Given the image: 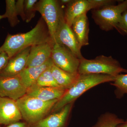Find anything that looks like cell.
Instances as JSON below:
<instances>
[{
    "label": "cell",
    "mask_w": 127,
    "mask_h": 127,
    "mask_svg": "<svg viewBox=\"0 0 127 127\" xmlns=\"http://www.w3.org/2000/svg\"><path fill=\"white\" fill-rule=\"evenodd\" d=\"M124 121L114 114L106 112L98 117L96 122L92 127H116Z\"/></svg>",
    "instance_id": "19"
},
{
    "label": "cell",
    "mask_w": 127,
    "mask_h": 127,
    "mask_svg": "<svg viewBox=\"0 0 127 127\" xmlns=\"http://www.w3.org/2000/svg\"><path fill=\"white\" fill-rule=\"evenodd\" d=\"M71 28L80 46L82 47L88 45L89 23L87 13L75 18Z\"/></svg>",
    "instance_id": "16"
},
{
    "label": "cell",
    "mask_w": 127,
    "mask_h": 127,
    "mask_svg": "<svg viewBox=\"0 0 127 127\" xmlns=\"http://www.w3.org/2000/svg\"><path fill=\"white\" fill-rule=\"evenodd\" d=\"M9 59L6 53L2 52H0V73L7 65Z\"/></svg>",
    "instance_id": "27"
},
{
    "label": "cell",
    "mask_w": 127,
    "mask_h": 127,
    "mask_svg": "<svg viewBox=\"0 0 127 127\" xmlns=\"http://www.w3.org/2000/svg\"><path fill=\"white\" fill-rule=\"evenodd\" d=\"M58 100L45 101L26 94L16 101L22 119L32 127L46 117Z\"/></svg>",
    "instance_id": "3"
},
{
    "label": "cell",
    "mask_w": 127,
    "mask_h": 127,
    "mask_svg": "<svg viewBox=\"0 0 127 127\" xmlns=\"http://www.w3.org/2000/svg\"><path fill=\"white\" fill-rule=\"evenodd\" d=\"M0 127H1L0 126Z\"/></svg>",
    "instance_id": "32"
},
{
    "label": "cell",
    "mask_w": 127,
    "mask_h": 127,
    "mask_svg": "<svg viewBox=\"0 0 127 127\" xmlns=\"http://www.w3.org/2000/svg\"><path fill=\"white\" fill-rule=\"evenodd\" d=\"M51 66L41 74L34 84L41 87H60L56 82L53 76L51 70Z\"/></svg>",
    "instance_id": "22"
},
{
    "label": "cell",
    "mask_w": 127,
    "mask_h": 127,
    "mask_svg": "<svg viewBox=\"0 0 127 127\" xmlns=\"http://www.w3.org/2000/svg\"><path fill=\"white\" fill-rule=\"evenodd\" d=\"M16 1L6 0V11L3 14L4 18H7L11 26L14 27L20 23L16 7Z\"/></svg>",
    "instance_id": "20"
},
{
    "label": "cell",
    "mask_w": 127,
    "mask_h": 127,
    "mask_svg": "<svg viewBox=\"0 0 127 127\" xmlns=\"http://www.w3.org/2000/svg\"><path fill=\"white\" fill-rule=\"evenodd\" d=\"M51 58L53 64L62 70L71 73H78L81 59L64 46L54 43Z\"/></svg>",
    "instance_id": "7"
},
{
    "label": "cell",
    "mask_w": 127,
    "mask_h": 127,
    "mask_svg": "<svg viewBox=\"0 0 127 127\" xmlns=\"http://www.w3.org/2000/svg\"><path fill=\"white\" fill-rule=\"evenodd\" d=\"M3 18H4V17L3 15H0V20H1V19H3Z\"/></svg>",
    "instance_id": "31"
},
{
    "label": "cell",
    "mask_w": 127,
    "mask_h": 127,
    "mask_svg": "<svg viewBox=\"0 0 127 127\" xmlns=\"http://www.w3.org/2000/svg\"><path fill=\"white\" fill-rule=\"evenodd\" d=\"M38 1L37 0H24V8L26 22L29 23L34 18L35 15L36 4Z\"/></svg>",
    "instance_id": "23"
},
{
    "label": "cell",
    "mask_w": 127,
    "mask_h": 127,
    "mask_svg": "<svg viewBox=\"0 0 127 127\" xmlns=\"http://www.w3.org/2000/svg\"><path fill=\"white\" fill-rule=\"evenodd\" d=\"M51 70L56 82L60 87L67 89L73 85L79 77L78 73H71L63 70L54 64L51 67Z\"/></svg>",
    "instance_id": "18"
},
{
    "label": "cell",
    "mask_w": 127,
    "mask_h": 127,
    "mask_svg": "<svg viewBox=\"0 0 127 127\" xmlns=\"http://www.w3.org/2000/svg\"><path fill=\"white\" fill-rule=\"evenodd\" d=\"M117 31L122 35H127V9L122 14Z\"/></svg>",
    "instance_id": "25"
},
{
    "label": "cell",
    "mask_w": 127,
    "mask_h": 127,
    "mask_svg": "<svg viewBox=\"0 0 127 127\" xmlns=\"http://www.w3.org/2000/svg\"><path fill=\"white\" fill-rule=\"evenodd\" d=\"M127 9V0L117 5L106 6L92 11V17L95 23L103 31L117 30L122 14Z\"/></svg>",
    "instance_id": "5"
},
{
    "label": "cell",
    "mask_w": 127,
    "mask_h": 127,
    "mask_svg": "<svg viewBox=\"0 0 127 127\" xmlns=\"http://www.w3.org/2000/svg\"><path fill=\"white\" fill-rule=\"evenodd\" d=\"M73 104V103H72L66 105L31 127H67L68 118Z\"/></svg>",
    "instance_id": "11"
},
{
    "label": "cell",
    "mask_w": 127,
    "mask_h": 127,
    "mask_svg": "<svg viewBox=\"0 0 127 127\" xmlns=\"http://www.w3.org/2000/svg\"><path fill=\"white\" fill-rule=\"evenodd\" d=\"M71 0H61L60 1V2L62 4L64 5H67L68 4H69L71 1Z\"/></svg>",
    "instance_id": "30"
},
{
    "label": "cell",
    "mask_w": 127,
    "mask_h": 127,
    "mask_svg": "<svg viewBox=\"0 0 127 127\" xmlns=\"http://www.w3.org/2000/svg\"><path fill=\"white\" fill-rule=\"evenodd\" d=\"M31 48L22 50L10 58L7 65L0 73V76L9 77L19 75L26 67Z\"/></svg>",
    "instance_id": "13"
},
{
    "label": "cell",
    "mask_w": 127,
    "mask_h": 127,
    "mask_svg": "<svg viewBox=\"0 0 127 127\" xmlns=\"http://www.w3.org/2000/svg\"><path fill=\"white\" fill-rule=\"evenodd\" d=\"M66 89L61 87H41L35 84L27 89V95L45 101L59 100L65 92Z\"/></svg>",
    "instance_id": "14"
},
{
    "label": "cell",
    "mask_w": 127,
    "mask_h": 127,
    "mask_svg": "<svg viewBox=\"0 0 127 127\" xmlns=\"http://www.w3.org/2000/svg\"><path fill=\"white\" fill-rule=\"evenodd\" d=\"M27 90L18 75L9 77L0 76V97L17 101L26 94Z\"/></svg>",
    "instance_id": "9"
},
{
    "label": "cell",
    "mask_w": 127,
    "mask_h": 127,
    "mask_svg": "<svg viewBox=\"0 0 127 127\" xmlns=\"http://www.w3.org/2000/svg\"><path fill=\"white\" fill-rule=\"evenodd\" d=\"M53 64L51 58L42 65L26 67L18 75L22 82L28 89L35 84L41 74Z\"/></svg>",
    "instance_id": "17"
},
{
    "label": "cell",
    "mask_w": 127,
    "mask_h": 127,
    "mask_svg": "<svg viewBox=\"0 0 127 127\" xmlns=\"http://www.w3.org/2000/svg\"><path fill=\"white\" fill-rule=\"evenodd\" d=\"M36 10L41 15L47 26L50 36L55 43V35L59 23L64 17L59 1L41 0L36 4Z\"/></svg>",
    "instance_id": "6"
},
{
    "label": "cell",
    "mask_w": 127,
    "mask_h": 127,
    "mask_svg": "<svg viewBox=\"0 0 127 127\" xmlns=\"http://www.w3.org/2000/svg\"><path fill=\"white\" fill-rule=\"evenodd\" d=\"M92 10L89 0H73L67 5L64 15L66 23L71 27L73 22L78 17Z\"/></svg>",
    "instance_id": "15"
},
{
    "label": "cell",
    "mask_w": 127,
    "mask_h": 127,
    "mask_svg": "<svg viewBox=\"0 0 127 127\" xmlns=\"http://www.w3.org/2000/svg\"><path fill=\"white\" fill-rule=\"evenodd\" d=\"M49 42H54L45 21L41 18L30 31L14 35L8 34L0 47V52L5 53L10 59L27 48Z\"/></svg>",
    "instance_id": "1"
},
{
    "label": "cell",
    "mask_w": 127,
    "mask_h": 127,
    "mask_svg": "<svg viewBox=\"0 0 127 127\" xmlns=\"http://www.w3.org/2000/svg\"><path fill=\"white\" fill-rule=\"evenodd\" d=\"M53 42H46L31 48L26 67L42 65L51 58Z\"/></svg>",
    "instance_id": "12"
},
{
    "label": "cell",
    "mask_w": 127,
    "mask_h": 127,
    "mask_svg": "<svg viewBox=\"0 0 127 127\" xmlns=\"http://www.w3.org/2000/svg\"><path fill=\"white\" fill-rule=\"evenodd\" d=\"M22 119L16 101L0 97V124L7 126Z\"/></svg>",
    "instance_id": "10"
},
{
    "label": "cell",
    "mask_w": 127,
    "mask_h": 127,
    "mask_svg": "<svg viewBox=\"0 0 127 127\" xmlns=\"http://www.w3.org/2000/svg\"><path fill=\"white\" fill-rule=\"evenodd\" d=\"M6 127H31L26 122H18L8 125Z\"/></svg>",
    "instance_id": "28"
},
{
    "label": "cell",
    "mask_w": 127,
    "mask_h": 127,
    "mask_svg": "<svg viewBox=\"0 0 127 127\" xmlns=\"http://www.w3.org/2000/svg\"><path fill=\"white\" fill-rule=\"evenodd\" d=\"M116 127H127V119L124 122L118 125Z\"/></svg>",
    "instance_id": "29"
},
{
    "label": "cell",
    "mask_w": 127,
    "mask_h": 127,
    "mask_svg": "<svg viewBox=\"0 0 127 127\" xmlns=\"http://www.w3.org/2000/svg\"><path fill=\"white\" fill-rule=\"evenodd\" d=\"M58 43L64 46L79 59L83 57L81 52L82 47L75 37L71 28L65 21L64 17L59 23L56 35L55 43Z\"/></svg>",
    "instance_id": "8"
},
{
    "label": "cell",
    "mask_w": 127,
    "mask_h": 127,
    "mask_svg": "<svg viewBox=\"0 0 127 127\" xmlns=\"http://www.w3.org/2000/svg\"><path fill=\"white\" fill-rule=\"evenodd\" d=\"M78 72L79 75L93 73L116 77L122 73H127V69L123 68L119 62L111 56L101 55L93 59H81Z\"/></svg>",
    "instance_id": "4"
},
{
    "label": "cell",
    "mask_w": 127,
    "mask_h": 127,
    "mask_svg": "<svg viewBox=\"0 0 127 127\" xmlns=\"http://www.w3.org/2000/svg\"><path fill=\"white\" fill-rule=\"evenodd\" d=\"M92 10L100 9L106 6L115 4L116 1L112 0H89Z\"/></svg>",
    "instance_id": "24"
},
{
    "label": "cell",
    "mask_w": 127,
    "mask_h": 127,
    "mask_svg": "<svg viewBox=\"0 0 127 127\" xmlns=\"http://www.w3.org/2000/svg\"><path fill=\"white\" fill-rule=\"evenodd\" d=\"M16 7L18 15L20 16L23 21H26L24 0H18L16 1Z\"/></svg>",
    "instance_id": "26"
},
{
    "label": "cell",
    "mask_w": 127,
    "mask_h": 127,
    "mask_svg": "<svg viewBox=\"0 0 127 127\" xmlns=\"http://www.w3.org/2000/svg\"><path fill=\"white\" fill-rule=\"evenodd\" d=\"M111 84L116 88L114 93L116 98H122L124 95L127 94V73L118 75Z\"/></svg>",
    "instance_id": "21"
},
{
    "label": "cell",
    "mask_w": 127,
    "mask_h": 127,
    "mask_svg": "<svg viewBox=\"0 0 127 127\" xmlns=\"http://www.w3.org/2000/svg\"><path fill=\"white\" fill-rule=\"evenodd\" d=\"M116 77L104 74H90L79 75L75 84L66 90L63 96L57 102L52 110L55 112L64 106L74 101L86 91L99 84L113 82Z\"/></svg>",
    "instance_id": "2"
}]
</instances>
